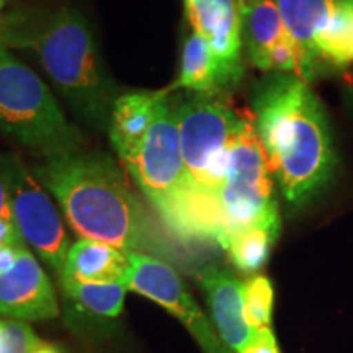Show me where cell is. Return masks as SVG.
<instances>
[{"mask_svg":"<svg viewBox=\"0 0 353 353\" xmlns=\"http://www.w3.org/2000/svg\"><path fill=\"white\" fill-rule=\"evenodd\" d=\"M255 131L272 175L291 210L301 211L327 192L339 157L324 105L293 74H270L252 95Z\"/></svg>","mask_w":353,"mask_h":353,"instance_id":"cell-2","label":"cell"},{"mask_svg":"<svg viewBox=\"0 0 353 353\" xmlns=\"http://www.w3.org/2000/svg\"><path fill=\"white\" fill-rule=\"evenodd\" d=\"M241 77L221 63L200 33H190L183 44L182 68L176 87H183L195 94H218L221 88L236 85Z\"/></svg>","mask_w":353,"mask_h":353,"instance_id":"cell-17","label":"cell"},{"mask_svg":"<svg viewBox=\"0 0 353 353\" xmlns=\"http://www.w3.org/2000/svg\"><path fill=\"white\" fill-rule=\"evenodd\" d=\"M21 17H23V13L15 12V19H13V23L8 26L7 30L0 32V46L17 48V44H19V28H20Z\"/></svg>","mask_w":353,"mask_h":353,"instance_id":"cell-25","label":"cell"},{"mask_svg":"<svg viewBox=\"0 0 353 353\" xmlns=\"http://www.w3.org/2000/svg\"><path fill=\"white\" fill-rule=\"evenodd\" d=\"M39 339L32 327L19 321H0V353H33Z\"/></svg>","mask_w":353,"mask_h":353,"instance_id":"cell-21","label":"cell"},{"mask_svg":"<svg viewBox=\"0 0 353 353\" xmlns=\"http://www.w3.org/2000/svg\"><path fill=\"white\" fill-rule=\"evenodd\" d=\"M342 76V92H343V101H345L348 113L353 117V65L347 69Z\"/></svg>","mask_w":353,"mask_h":353,"instance_id":"cell-26","label":"cell"},{"mask_svg":"<svg viewBox=\"0 0 353 353\" xmlns=\"http://www.w3.org/2000/svg\"><path fill=\"white\" fill-rule=\"evenodd\" d=\"M188 187L219 198L231 145L244 121L218 94H193L174 101Z\"/></svg>","mask_w":353,"mask_h":353,"instance_id":"cell-5","label":"cell"},{"mask_svg":"<svg viewBox=\"0 0 353 353\" xmlns=\"http://www.w3.org/2000/svg\"><path fill=\"white\" fill-rule=\"evenodd\" d=\"M200 281L224 345L241 353L255 334L245 317L244 283L232 273L219 268L203 272Z\"/></svg>","mask_w":353,"mask_h":353,"instance_id":"cell-14","label":"cell"},{"mask_svg":"<svg viewBox=\"0 0 353 353\" xmlns=\"http://www.w3.org/2000/svg\"><path fill=\"white\" fill-rule=\"evenodd\" d=\"M34 175L61 205L82 239L99 241L125 252H141L182 263L169 234L128 187L108 156L76 151L44 159Z\"/></svg>","mask_w":353,"mask_h":353,"instance_id":"cell-1","label":"cell"},{"mask_svg":"<svg viewBox=\"0 0 353 353\" xmlns=\"http://www.w3.org/2000/svg\"><path fill=\"white\" fill-rule=\"evenodd\" d=\"M241 353H280L276 339L270 327L255 330L252 341L247 343Z\"/></svg>","mask_w":353,"mask_h":353,"instance_id":"cell-23","label":"cell"},{"mask_svg":"<svg viewBox=\"0 0 353 353\" xmlns=\"http://www.w3.org/2000/svg\"><path fill=\"white\" fill-rule=\"evenodd\" d=\"M20 50L37 54L39 64L83 121L108 131L118 88L101 63L94 32L76 8L59 7L20 23Z\"/></svg>","mask_w":353,"mask_h":353,"instance_id":"cell-3","label":"cell"},{"mask_svg":"<svg viewBox=\"0 0 353 353\" xmlns=\"http://www.w3.org/2000/svg\"><path fill=\"white\" fill-rule=\"evenodd\" d=\"M165 97H169V90L131 92L114 101L108 134L123 164L143 141L156 117L159 103Z\"/></svg>","mask_w":353,"mask_h":353,"instance_id":"cell-15","label":"cell"},{"mask_svg":"<svg viewBox=\"0 0 353 353\" xmlns=\"http://www.w3.org/2000/svg\"><path fill=\"white\" fill-rule=\"evenodd\" d=\"M272 172L252 121L245 120L231 145L219 203L229 236L247 228H281Z\"/></svg>","mask_w":353,"mask_h":353,"instance_id":"cell-6","label":"cell"},{"mask_svg":"<svg viewBox=\"0 0 353 353\" xmlns=\"http://www.w3.org/2000/svg\"><path fill=\"white\" fill-rule=\"evenodd\" d=\"M0 218H13L10 156H0Z\"/></svg>","mask_w":353,"mask_h":353,"instance_id":"cell-22","label":"cell"},{"mask_svg":"<svg viewBox=\"0 0 353 353\" xmlns=\"http://www.w3.org/2000/svg\"><path fill=\"white\" fill-rule=\"evenodd\" d=\"M126 255L130 262L123 280L126 290L152 299L182 321L205 353H229V348L218 341L208 319L195 299L190 296L170 263L141 252H126Z\"/></svg>","mask_w":353,"mask_h":353,"instance_id":"cell-9","label":"cell"},{"mask_svg":"<svg viewBox=\"0 0 353 353\" xmlns=\"http://www.w3.org/2000/svg\"><path fill=\"white\" fill-rule=\"evenodd\" d=\"M7 2L8 0H0V32L7 30L15 19V12L7 13Z\"/></svg>","mask_w":353,"mask_h":353,"instance_id":"cell-27","label":"cell"},{"mask_svg":"<svg viewBox=\"0 0 353 353\" xmlns=\"http://www.w3.org/2000/svg\"><path fill=\"white\" fill-rule=\"evenodd\" d=\"M283 23L306 57L309 77L316 79L317 52L341 20L350 0H275Z\"/></svg>","mask_w":353,"mask_h":353,"instance_id":"cell-12","label":"cell"},{"mask_svg":"<svg viewBox=\"0 0 353 353\" xmlns=\"http://www.w3.org/2000/svg\"><path fill=\"white\" fill-rule=\"evenodd\" d=\"M0 314L23 321L52 319L59 314L54 288L28 245L15 267L0 273Z\"/></svg>","mask_w":353,"mask_h":353,"instance_id":"cell-11","label":"cell"},{"mask_svg":"<svg viewBox=\"0 0 353 353\" xmlns=\"http://www.w3.org/2000/svg\"><path fill=\"white\" fill-rule=\"evenodd\" d=\"M125 250L99 241L79 239L70 245L63 278L83 283H123L128 272Z\"/></svg>","mask_w":353,"mask_h":353,"instance_id":"cell-16","label":"cell"},{"mask_svg":"<svg viewBox=\"0 0 353 353\" xmlns=\"http://www.w3.org/2000/svg\"><path fill=\"white\" fill-rule=\"evenodd\" d=\"M245 317L254 330L270 327L273 312V286L263 275H255L244 283Z\"/></svg>","mask_w":353,"mask_h":353,"instance_id":"cell-20","label":"cell"},{"mask_svg":"<svg viewBox=\"0 0 353 353\" xmlns=\"http://www.w3.org/2000/svg\"><path fill=\"white\" fill-rule=\"evenodd\" d=\"M280 229L255 226L231 234L226 250L232 263L244 273H257L270 257Z\"/></svg>","mask_w":353,"mask_h":353,"instance_id":"cell-18","label":"cell"},{"mask_svg":"<svg viewBox=\"0 0 353 353\" xmlns=\"http://www.w3.org/2000/svg\"><path fill=\"white\" fill-rule=\"evenodd\" d=\"M193 32L208 41L226 68L242 76V26L239 0H185Z\"/></svg>","mask_w":353,"mask_h":353,"instance_id":"cell-13","label":"cell"},{"mask_svg":"<svg viewBox=\"0 0 353 353\" xmlns=\"http://www.w3.org/2000/svg\"><path fill=\"white\" fill-rule=\"evenodd\" d=\"M61 281L65 294L87 311L103 317H117L121 314L125 293L128 291L123 283H83L68 278H63Z\"/></svg>","mask_w":353,"mask_h":353,"instance_id":"cell-19","label":"cell"},{"mask_svg":"<svg viewBox=\"0 0 353 353\" xmlns=\"http://www.w3.org/2000/svg\"><path fill=\"white\" fill-rule=\"evenodd\" d=\"M0 132L44 159L81 151L85 144L51 88L3 46H0Z\"/></svg>","mask_w":353,"mask_h":353,"instance_id":"cell-4","label":"cell"},{"mask_svg":"<svg viewBox=\"0 0 353 353\" xmlns=\"http://www.w3.org/2000/svg\"><path fill=\"white\" fill-rule=\"evenodd\" d=\"M12 214L26 245L61 278L70 249L68 232L46 188L19 157H12Z\"/></svg>","mask_w":353,"mask_h":353,"instance_id":"cell-8","label":"cell"},{"mask_svg":"<svg viewBox=\"0 0 353 353\" xmlns=\"http://www.w3.org/2000/svg\"><path fill=\"white\" fill-rule=\"evenodd\" d=\"M33 353H63L59 348L54 345H50V343H39V345L34 348Z\"/></svg>","mask_w":353,"mask_h":353,"instance_id":"cell-28","label":"cell"},{"mask_svg":"<svg viewBox=\"0 0 353 353\" xmlns=\"http://www.w3.org/2000/svg\"><path fill=\"white\" fill-rule=\"evenodd\" d=\"M23 237L17 228V223L13 218H0V245L6 244H21ZM26 244V242H25Z\"/></svg>","mask_w":353,"mask_h":353,"instance_id":"cell-24","label":"cell"},{"mask_svg":"<svg viewBox=\"0 0 353 353\" xmlns=\"http://www.w3.org/2000/svg\"><path fill=\"white\" fill-rule=\"evenodd\" d=\"M125 165L159 216L188 188L176 114L169 97L159 103L151 126Z\"/></svg>","mask_w":353,"mask_h":353,"instance_id":"cell-7","label":"cell"},{"mask_svg":"<svg viewBox=\"0 0 353 353\" xmlns=\"http://www.w3.org/2000/svg\"><path fill=\"white\" fill-rule=\"evenodd\" d=\"M242 43L255 68L311 82L306 57L283 23L275 0H239Z\"/></svg>","mask_w":353,"mask_h":353,"instance_id":"cell-10","label":"cell"}]
</instances>
